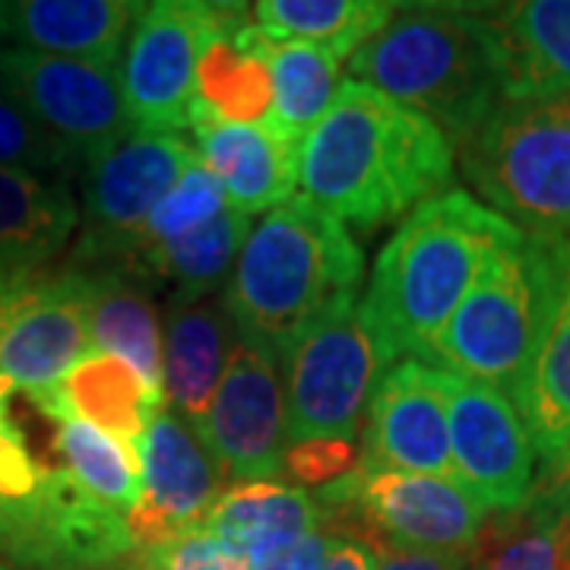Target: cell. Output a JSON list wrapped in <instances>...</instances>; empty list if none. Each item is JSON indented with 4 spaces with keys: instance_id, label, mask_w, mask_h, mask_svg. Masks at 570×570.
<instances>
[{
    "instance_id": "cell-1",
    "label": "cell",
    "mask_w": 570,
    "mask_h": 570,
    "mask_svg": "<svg viewBox=\"0 0 570 570\" xmlns=\"http://www.w3.org/2000/svg\"><path fill=\"white\" fill-rule=\"evenodd\" d=\"M453 181V142L425 115L365 82L346 80L307 130L298 184L343 225L374 232L419 209Z\"/></svg>"
},
{
    "instance_id": "cell-2",
    "label": "cell",
    "mask_w": 570,
    "mask_h": 570,
    "mask_svg": "<svg viewBox=\"0 0 570 570\" xmlns=\"http://www.w3.org/2000/svg\"><path fill=\"white\" fill-rule=\"evenodd\" d=\"M523 232L466 190H448L412 209L377 254L362 314L387 352L419 358L463 305L498 250Z\"/></svg>"
},
{
    "instance_id": "cell-3",
    "label": "cell",
    "mask_w": 570,
    "mask_h": 570,
    "mask_svg": "<svg viewBox=\"0 0 570 570\" xmlns=\"http://www.w3.org/2000/svg\"><path fill=\"white\" fill-rule=\"evenodd\" d=\"M365 254L326 209L292 197L254 225L223 298L238 336L266 346L279 362L326 307L355 295Z\"/></svg>"
},
{
    "instance_id": "cell-4",
    "label": "cell",
    "mask_w": 570,
    "mask_h": 570,
    "mask_svg": "<svg viewBox=\"0 0 570 570\" xmlns=\"http://www.w3.org/2000/svg\"><path fill=\"white\" fill-rule=\"evenodd\" d=\"M348 80L384 92L466 142L501 105V73L482 7H400L348 58Z\"/></svg>"
},
{
    "instance_id": "cell-5",
    "label": "cell",
    "mask_w": 570,
    "mask_h": 570,
    "mask_svg": "<svg viewBox=\"0 0 570 570\" xmlns=\"http://www.w3.org/2000/svg\"><path fill=\"white\" fill-rule=\"evenodd\" d=\"M137 551L124 510L36 460L0 390V558L22 570H111Z\"/></svg>"
},
{
    "instance_id": "cell-6",
    "label": "cell",
    "mask_w": 570,
    "mask_h": 570,
    "mask_svg": "<svg viewBox=\"0 0 570 570\" xmlns=\"http://www.w3.org/2000/svg\"><path fill=\"white\" fill-rule=\"evenodd\" d=\"M551 276L542 238L520 235L494 254L425 355V365L517 396L549 314Z\"/></svg>"
},
{
    "instance_id": "cell-7",
    "label": "cell",
    "mask_w": 570,
    "mask_h": 570,
    "mask_svg": "<svg viewBox=\"0 0 570 570\" xmlns=\"http://www.w3.org/2000/svg\"><path fill=\"white\" fill-rule=\"evenodd\" d=\"M463 175L523 235H570V96L501 102L463 142Z\"/></svg>"
},
{
    "instance_id": "cell-8",
    "label": "cell",
    "mask_w": 570,
    "mask_h": 570,
    "mask_svg": "<svg viewBox=\"0 0 570 570\" xmlns=\"http://www.w3.org/2000/svg\"><path fill=\"white\" fill-rule=\"evenodd\" d=\"M396 358L346 295L305 326L283 358L288 444L352 441L362 428L371 393Z\"/></svg>"
},
{
    "instance_id": "cell-9",
    "label": "cell",
    "mask_w": 570,
    "mask_h": 570,
    "mask_svg": "<svg viewBox=\"0 0 570 570\" xmlns=\"http://www.w3.org/2000/svg\"><path fill=\"white\" fill-rule=\"evenodd\" d=\"M326 523L355 532L362 546L469 554L485 530L482 508L453 475L352 469L321 489Z\"/></svg>"
},
{
    "instance_id": "cell-10",
    "label": "cell",
    "mask_w": 570,
    "mask_h": 570,
    "mask_svg": "<svg viewBox=\"0 0 570 570\" xmlns=\"http://www.w3.org/2000/svg\"><path fill=\"white\" fill-rule=\"evenodd\" d=\"M245 3L156 0L142 3L124 45V108L134 130L181 134L197 105V67L206 45L250 22Z\"/></svg>"
},
{
    "instance_id": "cell-11",
    "label": "cell",
    "mask_w": 570,
    "mask_h": 570,
    "mask_svg": "<svg viewBox=\"0 0 570 570\" xmlns=\"http://www.w3.org/2000/svg\"><path fill=\"white\" fill-rule=\"evenodd\" d=\"M200 165V153L181 134L130 130L82 163L80 242L70 266H115L127 257L153 209Z\"/></svg>"
},
{
    "instance_id": "cell-12",
    "label": "cell",
    "mask_w": 570,
    "mask_h": 570,
    "mask_svg": "<svg viewBox=\"0 0 570 570\" xmlns=\"http://www.w3.org/2000/svg\"><path fill=\"white\" fill-rule=\"evenodd\" d=\"M89 352V276L82 269H0V390L36 393Z\"/></svg>"
},
{
    "instance_id": "cell-13",
    "label": "cell",
    "mask_w": 570,
    "mask_h": 570,
    "mask_svg": "<svg viewBox=\"0 0 570 570\" xmlns=\"http://www.w3.org/2000/svg\"><path fill=\"white\" fill-rule=\"evenodd\" d=\"M197 438L225 479L238 485L283 475L288 453L285 374L269 348L245 336L235 340Z\"/></svg>"
},
{
    "instance_id": "cell-14",
    "label": "cell",
    "mask_w": 570,
    "mask_h": 570,
    "mask_svg": "<svg viewBox=\"0 0 570 570\" xmlns=\"http://www.w3.org/2000/svg\"><path fill=\"white\" fill-rule=\"evenodd\" d=\"M0 92L80 163L134 130L118 67L0 48Z\"/></svg>"
},
{
    "instance_id": "cell-15",
    "label": "cell",
    "mask_w": 570,
    "mask_h": 570,
    "mask_svg": "<svg viewBox=\"0 0 570 570\" xmlns=\"http://www.w3.org/2000/svg\"><path fill=\"white\" fill-rule=\"evenodd\" d=\"M448 415L453 479L485 510L523 508L532 494L535 448L513 400L448 374Z\"/></svg>"
},
{
    "instance_id": "cell-16",
    "label": "cell",
    "mask_w": 570,
    "mask_h": 570,
    "mask_svg": "<svg viewBox=\"0 0 570 570\" xmlns=\"http://www.w3.org/2000/svg\"><path fill=\"white\" fill-rule=\"evenodd\" d=\"M140 501L127 513L137 549H156L204 530L206 517L225 494V475L197 431L175 412H156L142 441Z\"/></svg>"
},
{
    "instance_id": "cell-17",
    "label": "cell",
    "mask_w": 570,
    "mask_h": 570,
    "mask_svg": "<svg viewBox=\"0 0 570 570\" xmlns=\"http://www.w3.org/2000/svg\"><path fill=\"white\" fill-rule=\"evenodd\" d=\"M358 469L453 475L444 371L403 358L381 377L362 419Z\"/></svg>"
},
{
    "instance_id": "cell-18",
    "label": "cell",
    "mask_w": 570,
    "mask_h": 570,
    "mask_svg": "<svg viewBox=\"0 0 570 570\" xmlns=\"http://www.w3.org/2000/svg\"><path fill=\"white\" fill-rule=\"evenodd\" d=\"M190 130L204 168L219 181L225 204L235 213H264L292 200L298 184L302 140L273 124H225L194 105Z\"/></svg>"
},
{
    "instance_id": "cell-19",
    "label": "cell",
    "mask_w": 570,
    "mask_h": 570,
    "mask_svg": "<svg viewBox=\"0 0 570 570\" xmlns=\"http://www.w3.org/2000/svg\"><path fill=\"white\" fill-rule=\"evenodd\" d=\"M542 245L551 276L549 314L513 406L549 469L570 450V235L542 238Z\"/></svg>"
},
{
    "instance_id": "cell-20",
    "label": "cell",
    "mask_w": 570,
    "mask_h": 570,
    "mask_svg": "<svg viewBox=\"0 0 570 570\" xmlns=\"http://www.w3.org/2000/svg\"><path fill=\"white\" fill-rule=\"evenodd\" d=\"M140 7L124 0H0V48L121 67Z\"/></svg>"
},
{
    "instance_id": "cell-21",
    "label": "cell",
    "mask_w": 570,
    "mask_h": 570,
    "mask_svg": "<svg viewBox=\"0 0 570 570\" xmlns=\"http://www.w3.org/2000/svg\"><path fill=\"white\" fill-rule=\"evenodd\" d=\"M501 73V102L570 96V0L482 7Z\"/></svg>"
},
{
    "instance_id": "cell-22",
    "label": "cell",
    "mask_w": 570,
    "mask_h": 570,
    "mask_svg": "<svg viewBox=\"0 0 570 570\" xmlns=\"http://www.w3.org/2000/svg\"><path fill=\"white\" fill-rule=\"evenodd\" d=\"M29 400L55 422H86L137 450L163 400L118 355L89 352L61 381L29 393Z\"/></svg>"
},
{
    "instance_id": "cell-23",
    "label": "cell",
    "mask_w": 570,
    "mask_h": 570,
    "mask_svg": "<svg viewBox=\"0 0 570 570\" xmlns=\"http://www.w3.org/2000/svg\"><path fill=\"white\" fill-rule=\"evenodd\" d=\"M235 340L238 326L219 295L197 305H171L163 343L165 396L171 400L175 415L194 431L209 412Z\"/></svg>"
},
{
    "instance_id": "cell-24",
    "label": "cell",
    "mask_w": 570,
    "mask_h": 570,
    "mask_svg": "<svg viewBox=\"0 0 570 570\" xmlns=\"http://www.w3.org/2000/svg\"><path fill=\"white\" fill-rule=\"evenodd\" d=\"M324 523V508L311 491L283 482H242L219 498L200 532L223 539L257 564L266 554L321 532Z\"/></svg>"
},
{
    "instance_id": "cell-25",
    "label": "cell",
    "mask_w": 570,
    "mask_h": 570,
    "mask_svg": "<svg viewBox=\"0 0 570 570\" xmlns=\"http://www.w3.org/2000/svg\"><path fill=\"white\" fill-rule=\"evenodd\" d=\"M80 269V266H77ZM89 346L118 355L165 396L163 326L140 279L118 266H89Z\"/></svg>"
},
{
    "instance_id": "cell-26",
    "label": "cell",
    "mask_w": 570,
    "mask_h": 570,
    "mask_svg": "<svg viewBox=\"0 0 570 570\" xmlns=\"http://www.w3.org/2000/svg\"><path fill=\"white\" fill-rule=\"evenodd\" d=\"M80 209L63 181L0 168V269H32L58 257Z\"/></svg>"
},
{
    "instance_id": "cell-27",
    "label": "cell",
    "mask_w": 570,
    "mask_h": 570,
    "mask_svg": "<svg viewBox=\"0 0 570 570\" xmlns=\"http://www.w3.org/2000/svg\"><path fill=\"white\" fill-rule=\"evenodd\" d=\"M197 108L225 124H269L273 77L257 22L235 26L206 45L197 67Z\"/></svg>"
},
{
    "instance_id": "cell-28",
    "label": "cell",
    "mask_w": 570,
    "mask_h": 570,
    "mask_svg": "<svg viewBox=\"0 0 570 570\" xmlns=\"http://www.w3.org/2000/svg\"><path fill=\"white\" fill-rule=\"evenodd\" d=\"M250 232L254 216L225 209L204 228L142 261L134 279H140L142 285L168 279L175 285V305H197L204 298H213L216 292H225Z\"/></svg>"
},
{
    "instance_id": "cell-29",
    "label": "cell",
    "mask_w": 570,
    "mask_h": 570,
    "mask_svg": "<svg viewBox=\"0 0 570 570\" xmlns=\"http://www.w3.org/2000/svg\"><path fill=\"white\" fill-rule=\"evenodd\" d=\"M400 3L377 0H261L254 22L269 39L305 41L348 61L367 39H374Z\"/></svg>"
},
{
    "instance_id": "cell-30",
    "label": "cell",
    "mask_w": 570,
    "mask_h": 570,
    "mask_svg": "<svg viewBox=\"0 0 570 570\" xmlns=\"http://www.w3.org/2000/svg\"><path fill=\"white\" fill-rule=\"evenodd\" d=\"M264 58L273 77L269 124L292 140H305L307 130L324 118L343 89V61L326 48L269 39L266 32Z\"/></svg>"
},
{
    "instance_id": "cell-31",
    "label": "cell",
    "mask_w": 570,
    "mask_h": 570,
    "mask_svg": "<svg viewBox=\"0 0 570 570\" xmlns=\"http://www.w3.org/2000/svg\"><path fill=\"white\" fill-rule=\"evenodd\" d=\"M55 448L63 456V469L89 494L124 513L137 508L142 489L137 450L86 422H63L55 434Z\"/></svg>"
},
{
    "instance_id": "cell-32",
    "label": "cell",
    "mask_w": 570,
    "mask_h": 570,
    "mask_svg": "<svg viewBox=\"0 0 570 570\" xmlns=\"http://www.w3.org/2000/svg\"><path fill=\"white\" fill-rule=\"evenodd\" d=\"M225 209H228V204H225V194L219 181L206 171L204 163L194 165L181 178V184L165 197L163 204L153 209V216L137 232V238H134V245L127 250V257L115 266L134 276L142 261H149L163 247L181 242L184 235L204 228L206 223H213Z\"/></svg>"
},
{
    "instance_id": "cell-33",
    "label": "cell",
    "mask_w": 570,
    "mask_h": 570,
    "mask_svg": "<svg viewBox=\"0 0 570 570\" xmlns=\"http://www.w3.org/2000/svg\"><path fill=\"white\" fill-rule=\"evenodd\" d=\"M0 168L67 184L73 171H80L82 163L73 149L55 140L20 105L0 92Z\"/></svg>"
},
{
    "instance_id": "cell-34",
    "label": "cell",
    "mask_w": 570,
    "mask_h": 570,
    "mask_svg": "<svg viewBox=\"0 0 570 570\" xmlns=\"http://www.w3.org/2000/svg\"><path fill=\"white\" fill-rule=\"evenodd\" d=\"M568 549L570 510H546L532 530L504 539L475 570H561Z\"/></svg>"
},
{
    "instance_id": "cell-35",
    "label": "cell",
    "mask_w": 570,
    "mask_h": 570,
    "mask_svg": "<svg viewBox=\"0 0 570 570\" xmlns=\"http://www.w3.org/2000/svg\"><path fill=\"white\" fill-rule=\"evenodd\" d=\"M121 570H257V564L209 532H190L175 542L137 551Z\"/></svg>"
},
{
    "instance_id": "cell-36",
    "label": "cell",
    "mask_w": 570,
    "mask_h": 570,
    "mask_svg": "<svg viewBox=\"0 0 570 570\" xmlns=\"http://www.w3.org/2000/svg\"><path fill=\"white\" fill-rule=\"evenodd\" d=\"M355 469V450L352 441H302L288 444L285 453V472L295 475L298 482L307 485H330V479H343L346 472Z\"/></svg>"
},
{
    "instance_id": "cell-37",
    "label": "cell",
    "mask_w": 570,
    "mask_h": 570,
    "mask_svg": "<svg viewBox=\"0 0 570 570\" xmlns=\"http://www.w3.org/2000/svg\"><path fill=\"white\" fill-rule=\"evenodd\" d=\"M374 570H475V564H472L469 554L384 546V549L374 551Z\"/></svg>"
},
{
    "instance_id": "cell-38",
    "label": "cell",
    "mask_w": 570,
    "mask_h": 570,
    "mask_svg": "<svg viewBox=\"0 0 570 570\" xmlns=\"http://www.w3.org/2000/svg\"><path fill=\"white\" fill-rule=\"evenodd\" d=\"M330 542H333L330 535L314 532L307 539H298L285 549L266 554L264 561H257V570H317L324 564Z\"/></svg>"
},
{
    "instance_id": "cell-39",
    "label": "cell",
    "mask_w": 570,
    "mask_h": 570,
    "mask_svg": "<svg viewBox=\"0 0 570 570\" xmlns=\"http://www.w3.org/2000/svg\"><path fill=\"white\" fill-rule=\"evenodd\" d=\"M317 570H374V549L355 539H333L324 564Z\"/></svg>"
},
{
    "instance_id": "cell-40",
    "label": "cell",
    "mask_w": 570,
    "mask_h": 570,
    "mask_svg": "<svg viewBox=\"0 0 570 570\" xmlns=\"http://www.w3.org/2000/svg\"><path fill=\"white\" fill-rule=\"evenodd\" d=\"M570 498V450L554 463L546 469L542 475V491H539V504L542 508H558Z\"/></svg>"
},
{
    "instance_id": "cell-41",
    "label": "cell",
    "mask_w": 570,
    "mask_h": 570,
    "mask_svg": "<svg viewBox=\"0 0 570 570\" xmlns=\"http://www.w3.org/2000/svg\"><path fill=\"white\" fill-rule=\"evenodd\" d=\"M561 570H570V549L564 551V558H561Z\"/></svg>"
},
{
    "instance_id": "cell-42",
    "label": "cell",
    "mask_w": 570,
    "mask_h": 570,
    "mask_svg": "<svg viewBox=\"0 0 570 570\" xmlns=\"http://www.w3.org/2000/svg\"><path fill=\"white\" fill-rule=\"evenodd\" d=\"M546 510H570V498L564 501V504H558V508H546Z\"/></svg>"
},
{
    "instance_id": "cell-43",
    "label": "cell",
    "mask_w": 570,
    "mask_h": 570,
    "mask_svg": "<svg viewBox=\"0 0 570 570\" xmlns=\"http://www.w3.org/2000/svg\"><path fill=\"white\" fill-rule=\"evenodd\" d=\"M0 570H13V568H10V564H7V561L0 558Z\"/></svg>"
}]
</instances>
